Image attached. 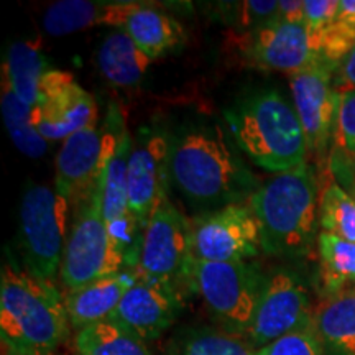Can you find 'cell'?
I'll use <instances>...</instances> for the list:
<instances>
[{
  "label": "cell",
  "mask_w": 355,
  "mask_h": 355,
  "mask_svg": "<svg viewBox=\"0 0 355 355\" xmlns=\"http://www.w3.org/2000/svg\"><path fill=\"white\" fill-rule=\"evenodd\" d=\"M170 178L189 202L207 211L241 204L259 189L217 125L184 128L170 140Z\"/></svg>",
  "instance_id": "6da1fadb"
},
{
  "label": "cell",
  "mask_w": 355,
  "mask_h": 355,
  "mask_svg": "<svg viewBox=\"0 0 355 355\" xmlns=\"http://www.w3.org/2000/svg\"><path fill=\"white\" fill-rule=\"evenodd\" d=\"M68 332L69 319L60 290L50 279L8 260L0 279L3 350L15 355H50L64 343Z\"/></svg>",
  "instance_id": "7a4b0ae2"
},
{
  "label": "cell",
  "mask_w": 355,
  "mask_h": 355,
  "mask_svg": "<svg viewBox=\"0 0 355 355\" xmlns=\"http://www.w3.org/2000/svg\"><path fill=\"white\" fill-rule=\"evenodd\" d=\"M235 144L257 166L286 173L306 165L308 141L296 114L275 89H263L225 109Z\"/></svg>",
  "instance_id": "3957f363"
},
{
  "label": "cell",
  "mask_w": 355,
  "mask_h": 355,
  "mask_svg": "<svg viewBox=\"0 0 355 355\" xmlns=\"http://www.w3.org/2000/svg\"><path fill=\"white\" fill-rule=\"evenodd\" d=\"M260 227L261 250L277 257H301L311 250L319 217L318 181L303 165L279 173L248 199Z\"/></svg>",
  "instance_id": "277c9868"
},
{
  "label": "cell",
  "mask_w": 355,
  "mask_h": 355,
  "mask_svg": "<svg viewBox=\"0 0 355 355\" xmlns=\"http://www.w3.org/2000/svg\"><path fill=\"white\" fill-rule=\"evenodd\" d=\"M183 279L199 293L229 334H245L265 285L259 266L247 260L204 261L191 257Z\"/></svg>",
  "instance_id": "5b68a950"
},
{
  "label": "cell",
  "mask_w": 355,
  "mask_h": 355,
  "mask_svg": "<svg viewBox=\"0 0 355 355\" xmlns=\"http://www.w3.org/2000/svg\"><path fill=\"white\" fill-rule=\"evenodd\" d=\"M96 125L68 137L56 157V193L74 206L104 183L109 159L127 128L115 104L109 107L104 125Z\"/></svg>",
  "instance_id": "8992f818"
},
{
  "label": "cell",
  "mask_w": 355,
  "mask_h": 355,
  "mask_svg": "<svg viewBox=\"0 0 355 355\" xmlns=\"http://www.w3.org/2000/svg\"><path fill=\"white\" fill-rule=\"evenodd\" d=\"M102 193L104 183L76 204V217L60 268L61 283L68 291L121 273L125 266L102 216Z\"/></svg>",
  "instance_id": "52a82bcc"
},
{
  "label": "cell",
  "mask_w": 355,
  "mask_h": 355,
  "mask_svg": "<svg viewBox=\"0 0 355 355\" xmlns=\"http://www.w3.org/2000/svg\"><path fill=\"white\" fill-rule=\"evenodd\" d=\"M68 206L63 196L42 184H28L21 198V260L28 272L50 282L63 261Z\"/></svg>",
  "instance_id": "ba28073f"
},
{
  "label": "cell",
  "mask_w": 355,
  "mask_h": 355,
  "mask_svg": "<svg viewBox=\"0 0 355 355\" xmlns=\"http://www.w3.org/2000/svg\"><path fill=\"white\" fill-rule=\"evenodd\" d=\"M311 322L313 311L303 279L288 270H277L265 277L254 319L243 336L252 349H261Z\"/></svg>",
  "instance_id": "9c48e42d"
},
{
  "label": "cell",
  "mask_w": 355,
  "mask_h": 355,
  "mask_svg": "<svg viewBox=\"0 0 355 355\" xmlns=\"http://www.w3.org/2000/svg\"><path fill=\"white\" fill-rule=\"evenodd\" d=\"M260 248V227L250 206L230 204L191 224V257L196 260H247Z\"/></svg>",
  "instance_id": "30bf717a"
},
{
  "label": "cell",
  "mask_w": 355,
  "mask_h": 355,
  "mask_svg": "<svg viewBox=\"0 0 355 355\" xmlns=\"http://www.w3.org/2000/svg\"><path fill=\"white\" fill-rule=\"evenodd\" d=\"M336 68L314 58L311 63L290 76L293 105L303 125L308 153L319 163L326 158L336 127L340 94L334 87Z\"/></svg>",
  "instance_id": "8fae6325"
},
{
  "label": "cell",
  "mask_w": 355,
  "mask_h": 355,
  "mask_svg": "<svg viewBox=\"0 0 355 355\" xmlns=\"http://www.w3.org/2000/svg\"><path fill=\"white\" fill-rule=\"evenodd\" d=\"M32 123L44 140H66L83 128L96 125V101L74 81L73 74L48 69L40 83Z\"/></svg>",
  "instance_id": "7c38bea8"
},
{
  "label": "cell",
  "mask_w": 355,
  "mask_h": 355,
  "mask_svg": "<svg viewBox=\"0 0 355 355\" xmlns=\"http://www.w3.org/2000/svg\"><path fill=\"white\" fill-rule=\"evenodd\" d=\"M191 259V224L173 204L165 201L153 212L144 235L140 278L176 286L184 278V268Z\"/></svg>",
  "instance_id": "4fadbf2b"
},
{
  "label": "cell",
  "mask_w": 355,
  "mask_h": 355,
  "mask_svg": "<svg viewBox=\"0 0 355 355\" xmlns=\"http://www.w3.org/2000/svg\"><path fill=\"white\" fill-rule=\"evenodd\" d=\"M170 140L158 130H141L128 162V207L146 229L153 212L168 201Z\"/></svg>",
  "instance_id": "5bb4252c"
},
{
  "label": "cell",
  "mask_w": 355,
  "mask_h": 355,
  "mask_svg": "<svg viewBox=\"0 0 355 355\" xmlns=\"http://www.w3.org/2000/svg\"><path fill=\"white\" fill-rule=\"evenodd\" d=\"M243 64L263 71H279L290 76L306 68L314 60L304 24H273L239 33L234 42Z\"/></svg>",
  "instance_id": "9a60e30c"
},
{
  "label": "cell",
  "mask_w": 355,
  "mask_h": 355,
  "mask_svg": "<svg viewBox=\"0 0 355 355\" xmlns=\"http://www.w3.org/2000/svg\"><path fill=\"white\" fill-rule=\"evenodd\" d=\"M180 308V293L175 285L146 282L139 277L109 319L150 343L171 326Z\"/></svg>",
  "instance_id": "2e32d148"
},
{
  "label": "cell",
  "mask_w": 355,
  "mask_h": 355,
  "mask_svg": "<svg viewBox=\"0 0 355 355\" xmlns=\"http://www.w3.org/2000/svg\"><path fill=\"white\" fill-rule=\"evenodd\" d=\"M140 2H97V0H60L43 15V28L51 37L76 33L97 25L125 26Z\"/></svg>",
  "instance_id": "e0dca14e"
},
{
  "label": "cell",
  "mask_w": 355,
  "mask_h": 355,
  "mask_svg": "<svg viewBox=\"0 0 355 355\" xmlns=\"http://www.w3.org/2000/svg\"><path fill=\"white\" fill-rule=\"evenodd\" d=\"M137 279L139 273L125 270L66 293L64 306L71 326L83 329L91 324L109 319Z\"/></svg>",
  "instance_id": "ac0fdd59"
},
{
  "label": "cell",
  "mask_w": 355,
  "mask_h": 355,
  "mask_svg": "<svg viewBox=\"0 0 355 355\" xmlns=\"http://www.w3.org/2000/svg\"><path fill=\"white\" fill-rule=\"evenodd\" d=\"M313 327L324 354L355 355V290H344L324 300L313 313Z\"/></svg>",
  "instance_id": "d6986e66"
},
{
  "label": "cell",
  "mask_w": 355,
  "mask_h": 355,
  "mask_svg": "<svg viewBox=\"0 0 355 355\" xmlns=\"http://www.w3.org/2000/svg\"><path fill=\"white\" fill-rule=\"evenodd\" d=\"M123 30L150 60L176 51L186 42L183 25L155 7L137 8L128 17Z\"/></svg>",
  "instance_id": "ffe728a7"
},
{
  "label": "cell",
  "mask_w": 355,
  "mask_h": 355,
  "mask_svg": "<svg viewBox=\"0 0 355 355\" xmlns=\"http://www.w3.org/2000/svg\"><path fill=\"white\" fill-rule=\"evenodd\" d=\"M101 74L112 86L133 87L140 84L152 60L137 46L125 30L107 35L97 51Z\"/></svg>",
  "instance_id": "44dd1931"
},
{
  "label": "cell",
  "mask_w": 355,
  "mask_h": 355,
  "mask_svg": "<svg viewBox=\"0 0 355 355\" xmlns=\"http://www.w3.org/2000/svg\"><path fill=\"white\" fill-rule=\"evenodd\" d=\"M46 71L48 63L42 55L38 40H20L8 48L7 60L2 66V78L7 79L21 102L35 107L40 83Z\"/></svg>",
  "instance_id": "7402d4cb"
},
{
  "label": "cell",
  "mask_w": 355,
  "mask_h": 355,
  "mask_svg": "<svg viewBox=\"0 0 355 355\" xmlns=\"http://www.w3.org/2000/svg\"><path fill=\"white\" fill-rule=\"evenodd\" d=\"M74 345L78 355H150L145 340L112 319L79 329Z\"/></svg>",
  "instance_id": "603a6c76"
},
{
  "label": "cell",
  "mask_w": 355,
  "mask_h": 355,
  "mask_svg": "<svg viewBox=\"0 0 355 355\" xmlns=\"http://www.w3.org/2000/svg\"><path fill=\"white\" fill-rule=\"evenodd\" d=\"M2 115L6 128L13 144L21 153L30 158H40L48 150L46 140L40 135L32 123L33 107L26 105L17 97L10 84L2 78Z\"/></svg>",
  "instance_id": "cb8c5ba5"
},
{
  "label": "cell",
  "mask_w": 355,
  "mask_h": 355,
  "mask_svg": "<svg viewBox=\"0 0 355 355\" xmlns=\"http://www.w3.org/2000/svg\"><path fill=\"white\" fill-rule=\"evenodd\" d=\"M318 248L324 290L329 296L349 290V283H355V243L321 232L318 235Z\"/></svg>",
  "instance_id": "d4e9b609"
},
{
  "label": "cell",
  "mask_w": 355,
  "mask_h": 355,
  "mask_svg": "<svg viewBox=\"0 0 355 355\" xmlns=\"http://www.w3.org/2000/svg\"><path fill=\"white\" fill-rule=\"evenodd\" d=\"M247 343L229 332L207 327L186 329L168 344L165 355H255Z\"/></svg>",
  "instance_id": "484cf974"
},
{
  "label": "cell",
  "mask_w": 355,
  "mask_h": 355,
  "mask_svg": "<svg viewBox=\"0 0 355 355\" xmlns=\"http://www.w3.org/2000/svg\"><path fill=\"white\" fill-rule=\"evenodd\" d=\"M319 224L322 232L355 243V199L337 183H331L319 199Z\"/></svg>",
  "instance_id": "4316f807"
},
{
  "label": "cell",
  "mask_w": 355,
  "mask_h": 355,
  "mask_svg": "<svg viewBox=\"0 0 355 355\" xmlns=\"http://www.w3.org/2000/svg\"><path fill=\"white\" fill-rule=\"evenodd\" d=\"M355 48V0H339V12L334 24L324 35L318 60L339 68Z\"/></svg>",
  "instance_id": "83f0119b"
},
{
  "label": "cell",
  "mask_w": 355,
  "mask_h": 355,
  "mask_svg": "<svg viewBox=\"0 0 355 355\" xmlns=\"http://www.w3.org/2000/svg\"><path fill=\"white\" fill-rule=\"evenodd\" d=\"M332 145V166L355 168V91L340 94Z\"/></svg>",
  "instance_id": "f1b7e54d"
},
{
  "label": "cell",
  "mask_w": 355,
  "mask_h": 355,
  "mask_svg": "<svg viewBox=\"0 0 355 355\" xmlns=\"http://www.w3.org/2000/svg\"><path fill=\"white\" fill-rule=\"evenodd\" d=\"M224 6V10L229 13L225 20L239 30L237 33L252 32L279 20V2L277 0H245Z\"/></svg>",
  "instance_id": "f546056e"
},
{
  "label": "cell",
  "mask_w": 355,
  "mask_h": 355,
  "mask_svg": "<svg viewBox=\"0 0 355 355\" xmlns=\"http://www.w3.org/2000/svg\"><path fill=\"white\" fill-rule=\"evenodd\" d=\"M339 12V0H304V28L313 56L316 58L321 42Z\"/></svg>",
  "instance_id": "4dcf8cb0"
},
{
  "label": "cell",
  "mask_w": 355,
  "mask_h": 355,
  "mask_svg": "<svg viewBox=\"0 0 355 355\" xmlns=\"http://www.w3.org/2000/svg\"><path fill=\"white\" fill-rule=\"evenodd\" d=\"M255 355H324V349L311 322L304 329L279 337L275 343L259 349Z\"/></svg>",
  "instance_id": "1f68e13d"
},
{
  "label": "cell",
  "mask_w": 355,
  "mask_h": 355,
  "mask_svg": "<svg viewBox=\"0 0 355 355\" xmlns=\"http://www.w3.org/2000/svg\"><path fill=\"white\" fill-rule=\"evenodd\" d=\"M334 87L339 94L355 91V48L336 69Z\"/></svg>",
  "instance_id": "d6a6232c"
},
{
  "label": "cell",
  "mask_w": 355,
  "mask_h": 355,
  "mask_svg": "<svg viewBox=\"0 0 355 355\" xmlns=\"http://www.w3.org/2000/svg\"><path fill=\"white\" fill-rule=\"evenodd\" d=\"M279 20L288 24H304L303 0H279Z\"/></svg>",
  "instance_id": "836d02e7"
},
{
  "label": "cell",
  "mask_w": 355,
  "mask_h": 355,
  "mask_svg": "<svg viewBox=\"0 0 355 355\" xmlns=\"http://www.w3.org/2000/svg\"><path fill=\"white\" fill-rule=\"evenodd\" d=\"M3 355H15V354H10V352H6V350H3ZM50 355H55V354H50Z\"/></svg>",
  "instance_id": "e575fe53"
}]
</instances>
